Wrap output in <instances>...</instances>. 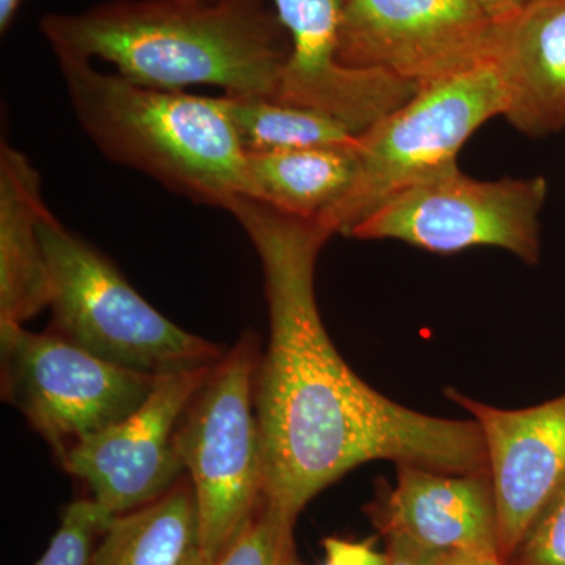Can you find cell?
Wrapping results in <instances>:
<instances>
[{
    "label": "cell",
    "instance_id": "obj_1",
    "mask_svg": "<svg viewBox=\"0 0 565 565\" xmlns=\"http://www.w3.org/2000/svg\"><path fill=\"white\" fill-rule=\"evenodd\" d=\"M226 211L262 262L269 310V345L255 377L266 500L297 519L316 494L373 460L452 475L487 471L473 418H438L394 403L334 348L315 291L316 263L333 234L250 196H237Z\"/></svg>",
    "mask_w": 565,
    "mask_h": 565
},
{
    "label": "cell",
    "instance_id": "obj_2",
    "mask_svg": "<svg viewBox=\"0 0 565 565\" xmlns=\"http://www.w3.org/2000/svg\"><path fill=\"white\" fill-rule=\"evenodd\" d=\"M40 31L57 62L99 58L162 90L212 85L275 98L291 54L270 0H106L44 14Z\"/></svg>",
    "mask_w": 565,
    "mask_h": 565
},
{
    "label": "cell",
    "instance_id": "obj_3",
    "mask_svg": "<svg viewBox=\"0 0 565 565\" xmlns=\"http://www.w3.org/2000/svg\"><path fill=\"white\" fill-rule=\"evenodd\" d=\"M58 66L82 131L110 161L207 206L247 196V152L221 96L147 87L92 62Z\"/></svg>",
    "mask_w": 565,
    "mask_h": 565
},
{
    "label": "cell",
    "instance_id": "obj_4",
    "mask_svg": "<svg viewBox=\"0 0 565 565\" xmlns=\"http://www.w3.org/2000/svg\"><path fill=\"white\" fill-rule=\"evenodd\" d=\"M50 264L55 334L106 362L152 375L214 366L222 349L151 307L102 252L50 210L40 221Z\"/></svg>",
    "mask_w": 565,
    "mask_h": 565
},
{
    "label": "cell",
    "instance_id": "obj_5",
    "mask_svg": "<svg viewBox=\"0 0 565 565\" xmlns=\"http://www.w3.org/2000/svg\"><path fill=\"white\" fill-rule=\"evenodd\" d=\"M258 340L245 332L223 353L185 407L174 446L191 479L199 545L214 564L266 498L262 433L255 411Z\"/></svg>",
    "mask_w": 565,
    "mask_h": 565
},
{
    "label": "cell",
    "instance_id": "obj_6",
    "mask_svg": "<svg viewBox=\"0 0 565 565\" xmlns=\"http://www.w3.org/2000/svg\"><path fill=\"white\" fill-rule=\"evenodd\" d=\"M504 109L492 62L422 88L360 134L352 188L319 222L332 234L351 236L394 193L457 166L465 141Z\"/></svg>",
    "mask_w": 565,
    "mask_h": 565
},
{
    "label": "cell",
    "instance_id": "obj_7",
    "mask_svg": "<svg viewBox=\"0 0 565 565\" xmlns=\"http://www.w3.org/2000/svg\"><path fill=\"white\" fill-rule=\"evenodd\" d=\"M0 359L3 401L24 415L58 460L74 445L132 415L159 379L13 322H0Z\"/></svg>",
    "mask_w": 565,
    "mask_h": 565
},
{
    "label": "cell",
    "instance_id": "obj_8",
    "mask_svg": "<svg viewBox=\"0 0 565 565\" xmlns=\"http://www.w3.org/2000/svg\"><path fill=\"white\" fill-rule=\"evenodd\" d=\"M546 193L542 177L479 181L455 166L394 193L349 237L401 241L444 255L486 245L537 264Z\"/></svg>",
    "mask_w": 565,
    "mask_h": 565
},
{
    "label": "cell",
    "instance_id": "obj_9",
    "mask_svg": "<svg viewBox=\"0 0 565 565\" xmlns=\"http://www.w3.org/2000/svg\"><path fill=\"white\" fill-rule=\"evenodd\" d=\"M494 33L476 0H343L338 61L422 90L492 62Z\"/></svg>",
    "mask_w": 565,
    "mask_h": 565
},
{
    "label": "cell",
    "instance_id": "obj_10",
    "mask_svg": "<svg viewBox=\"0 0 565 565\" xmlns=\"http://www.w3.org/2000/svg\"><path fill=\"white\" fill-rule=\"evenodd\" d=\"M214 366L159 375L154 390L132 415L74 445L62 467L87 482L92 500L110 515L158 500L185 475L174 434Z\"/></svg>",
    "mask_w": 565,
    "mask_h": 565
},
{
    "label": "cell",
    "instance_id": "obj_11",
    "mask_svg": "<svg viewBox=\"0 0 565 565\" xmlns=\"http://www.w3.org/2000/svg\"><path fill=\"white\" fill-rule=\"evenodd\" d=\"M478 423L497 508L498 556L505 563L545 505L565 486V392L505 411L446 392Z\"/></svg>",
    "mask_w": 565,
    "mask_h": 565
},
{
    "label": "cell",
    "instance_id": "obj_12",
    "mask_svg": "<svg viewBox=\"0 0 565 565\" xmlns=\"http://www.w3.org/2000/svg\"><path fill=\"white\" fill-rule=\"evenodd\" d=\"M291 54L274 99L332 115L362 134L414 98L418 88L381 71L338 61L343 0H270Z\"/></svg>",
    "mask_w": 565,
    "mask_h": 565
},
{
    "label": "cell",
    "instance_id": "obj_13",
    "mask_svg": "<svg viewBox=\"0 0 565 565\" xmlns=\"http://www.w3.org/2000/svg\"><path fill=\"white\" fill-rule=\"evenodd\" d=\"M396 486L373 504L375 525L440 553L498 556L492 479L397 465Z\"/></svg>",
    "mask_w": 565,
    "mask_h": 565
},
{
    "label": "cell",
    "instance_id": "obj_14",
    "mask_svg": "<svg viewBox=\"0 0 565 565\" xmlns=\"http://www.w3.org/2000/svg\"><path fill=\"white\" fill-rule=\"evenodd\" d=\"M492 63L516 131L541 139L565 129V0H527L498 21Z\"/></svg>",
    "mask_w": 565,
    "mask_h": 565
},
{
    "label": "cell",
    "instance_id": "obj_15",
    "mask_svg": "<svg viewBox=\"0 0 565 565\" xmlns=\"http://www.w3.org/2000/svg\"><path fill=\"white\" fill-rule=\"evenodd\" d=\"M47 211L31 159L0 145V322L21 323L50 308L54 288L40 237Z\"/></svg>",
    "mask_w": 565,
    "mask_h": 565
},
{
    "label": "cell",
    "instance_id": "obj_16",
    "mask_svg": "<svg viewBox=\"0 0 565 565\" xmlns=\"http://www.w3.org/2000/svg\"><path fill=\"white\" fill-rule=\"evenodd\" d=\"M355 173V148L247 152V196L319 221L344 199Z\"/></svg>",
    "mask_w": 565,
    "mask_h": 565
},
{
    "label": "cell",
    "instance_id": "obj_17",
    "mask_svg": "<svg viewBox=\"0 0 565 565\" xmlns=\"http://www.w3.org/2000/svg\"><path fill=\"white\" fill-rule=\"evenodd\" d=\"M199 545V515L189 476L161 498L115 515L88 565H185Z\"/></svg>",
    "mask_w": 565,
    "mask_h": 565
},
{
    "label": "cell",
    "instance_id": "obj_18",
    "mask_svg": "<svg viewBox=\"0 0 565 565\" xmlns=\"http://www.w3.org/2000/svg\"><path fill=\"white\" fill-rule=\"evenodd\" d=\"M245 152L356 148L360 134L323 111L266 96H221Z\"/></svg>",
    "mask_w": 565,
    "mask_h": 565
},
{
    "label": "cell",
    "instance_id": "obj_19",
    "mask_svg": "<svg viewBox=\"0 0 565 565\" xmlns=\"http://www.w3.org/2000/svg\"><path fill=\"white\" fill-rule=\"evenodd\" d=\"M296 522V516L264 498L241 533L212 565H297Z\"/></svg>",
    "mask_w": 565,
    "mask_h": 565
},
{
    "label": "cell",
    "instance_id": "obj_20",
    "mask_svg": "<svg viewBox=\"0 0 565 565\" xmlns=\"http://www.w3.org/2000/svg\"><path fill=\"white\" fill-rule=\"evenodd\" d=\"M110 515L93 500L70 504L61 527L35 565H88L93 550L109 526Z\"/></svg>",
    "mask_w": 565,
    "mask_h": 565
},
{
    "label": "cell",
    "instance_id": "obj_21",
    "mask_svg": "<svg viewBox=\"0 0 565 565\" xmlns=\"http://www.w3.org/2000/svg\"><path fill=\"white\" fill-rule=\"evenodd\" d=\"M505 565H565V486L545 505Z\"/></svg>",
    "mask_w": 565,
    "mask_h": 565
},
{
    "label": "cell",
    "instance_id": "obj_22",
    "mask_svg": "<svg viewBox=\"0 0 565 565\" xmlns=\"http://www.w3.org/2000/svg\"><path fill=\"white\" fill-rule=\"evenodd\" d=\"M326 563L332 565H386L388 556L379 553L371 542H351L344 539L329 537L323 541Z\"/></svg>",
    "mask_w": 565,
    "mask_h": 565
},
{
    "label": "cell",
    "instance_id": "obj_23",
    "mask_svg": "<svg viewBox=\"0 0 565 565\" xmlns=\"http://www.w3.org/2000/svg\"><path fill=\"white\" fill-rule=\"evenodd\" d=\"M388 550H386V565H440L446 553L424 548L403 535H386Z\"/></svg>",
    "mask_w": 565,
    "mask_h": 565
},
{
    "label": "cell",
    "instance_id": "obj_24",
    "mask_svg": "<svg viewBox=\"0 0 565 565\" xmlns=\"http://www.w3.org/2000/svg\"><path fill=\"white\" fill-rule=\"evenodd\" d=\"M476 2L481 3L487 13L498 22L512 17V14L525 6L527 0H476Z\"/></svg>",
    "mask_w": 565,
    "mask_h": 565
},
{
    "label": "cell",
    "instance_id": "obj_25",
    "mask_svg": "<svg viewBox=\"0 0 565 565\" xmlns=\"http://www.w3.org/2000/svg\"><path fill=\"white\" fill-rule=\"evenodd\" d=\"M21 6L22 0H0V32H9Z\"/></svg>",
    "mask_w": 565,
    "mask_h": 565
},
{
    "label": "cell",
    "instance_id": "obj_26",
    "mask_svg": "<svg viewBox=\"0 0 565 565\" xmlns=\"http://www.w3.org/2000/svg\"><path fill=\"white\" fill-rule=\"evenodd\" d=\"M481 556L467 555V553H446L440 565H475Z\"/></svg>",
    "mask_w": 565,
    "mask_h": 565
},
{
    "label": "cell",
    "instance_id": "obj_27",
    "mask_svg": "<svg viewBox=\"0 0 565 565\" xmlns=\"http://www.w3.org/2000/svg\"><path fill=\"white\" fill-rule=\"evenodd\" d=\"M185 565H212L210 561L204 557L202 550L200 546L192 550L191 555H189L188 561H185Z\"/></svg>",
    "mask_w": 565,
    "mask_h": 565
},
{
    "label": "cell",
    "instance_id": "obj_28",
    "mask_svg": "<svg viewBox=\"0 0 565 565\" xmlns=\"http://www.w3.org/2000/svg\"><path fill=\"white\" fill-rule=\"evenodd\" d=\"M475 565H505L500 556H481L476 559Z\"/></svg>",
    "mask_w": 565,
    "mask_h": 565
},
{
    "label": "cell",
    "instance_id": "obj_29",
    "mask_svg": "<svg viewBox=\"0 0 565 565\" xmlns=\"http://www.w3.org/2000/svg\"><path fill=\"white\" fill-rule=\"evenodd\" d=\"M322 565H332V564L326 563V564H322Z\"/></svg>",
    "mask_w": 565,
    "mask_h": 565
}]
</instances>
